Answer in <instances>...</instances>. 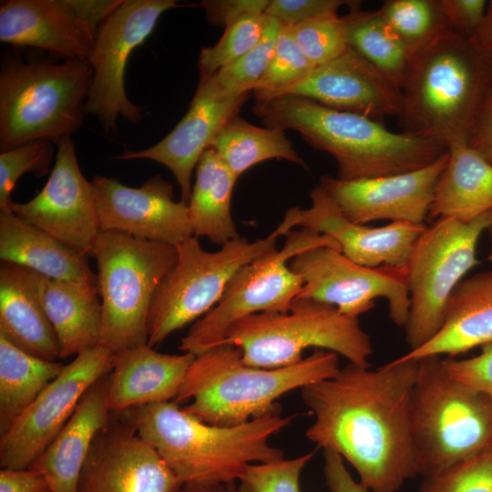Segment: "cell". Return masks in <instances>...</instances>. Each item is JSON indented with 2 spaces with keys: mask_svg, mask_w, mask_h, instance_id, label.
<instances>
[{
  "mask_svg": "<svg viewBox=\"0 0 492 492\" xmlns=\"http://www.w3.org/2000/svg\"><path fill=\"white\" fill-rule=\"evenodd\" d=\"M448 150L424 168L394 175L345 180L323 175L320 186L350 221L375 220L425 224Z\"/></svg>",
  "mask_w": 492,
  "mask_h": 492,
  "instance_id": "19",
  "label": "cell"
},
{
  "mask_svg": "<svg viewBox=\"0 0 492 492\" xmlns=\"http://www.w3.org/2000/svg\"><path fill=\"white\" fill-rule=\"evenodd\" d=\"M323 476L330 492H368L361 482H356L347 471L343 457L332 450H323Z\"/></svg>",
  "mask_w": 492,
  "mask_h": 492,
  "instance_id": "47",
  "label": "cell"
},
{
  "mask_svg": "<svg viewBox=\"0 0 492 492\" xmlns=\"http://www.w3.org/2000/svg\"><path fill=\"white\" fill-rule=\"evenodd\" d=\"M418 361L410 400L417 476H436L492 446V399L452 379L442 357Z\"/></svg>",
  "mask_w": 492,
  "mask_h": 492,
  "instance_id": "7",
  "label": "cell"
},
{
  "mask_svg": "<svg viewBox=\"0 0 492 492\" xmlns=\"http://www.w3.org/2000/svg\"><path fill=\"white\" fill-rule=\"evenodd\" d=\"M313 454L312 451L292 459L251 465L239 481L251 492H300L302 471Z\"/></svg>",
  "mask_w": 492,
  "mask_h": 492,
  "instance_id": "42",
  "label": "cell"
},
{
  "mask_svg": "<svg viewBox=\"0 0 492 492\" xmlns=\"http://www.w3.org/2000/svg\"><path fill=\"white\" fill-rule=\"evenodd\" d=\"M284 95L304 97L381 122L388 117L398 118L403 106L401 87L349 46L336 58L315 67L303 82Z\"/></svg>",
  "mask_w": 492,
  "mask_h": 492,
  "instance_id": "21",
  "label": "cell"
},
{
  "mask_svg": "<svg viewBox=\"0 0 492 492\" xmlns=\"http://www.w3.org/2000/svg\"><path fill=\"white\" fill-rule=\"evenodd\" d=\"M65 364L32 355L0 334V432H6Z\"/></svg>",
  "mask_w": 492,
  "mask_h": 492,
  "instance_id": "32",
  "label": "cell"
},
{
  "mask_svg": "<svg viewBox=\"0 0 492 492\" xmlns=\"http://www.w3.org/2000/svg\"><path fill=\"white\" fill-rule=\"evenodd\" d=\"M55 156L53 143L36 140L0 154V212L10 210L11 193L20 177L31 173L44 177L51 172Z\"/></svg>",
  "mask_w": 492,
  "mask_h": 492,
  "instance_id": "40",
  "label": "cell"
},
{
  "mask_svg": "<svg viewBox=\"0 0 492 492\" xmlns=\"http://www.w3.org/2000/svg\"><path fill=\"white\" fill-rule=\"evenodd\" d=\"M289 266L303 282L296 299L323 302L358 319L373 309L375 299L382 298L387 301L392 322L405 326L410 308L405 265L367 267L324 246L300 252Z\"/></svg>",
  "mask_w": 492,
  "mask_h": 492,
  "instance_id": "13",
  "label": "cell"
},
{
  "mask_svg": "<svg viewBox=\"0 0 492 492\" xmlns=\"http://www.w3.org/2000/svg\"><path fill=\"white\" fill-rule=\"evenodd\" d=\"M349 47L402 87L410 55L377 10H349L343 15Z\"/></svg>",
  "mask_w": 492,
  "mask_h": 492,
  "instance_id": "34",
  "label": "cell"
},
{
  "mask_svg": "<svg viewBox=\"0 0 492 492\" xmlns=\"http://www.w3.org/2000/svg\"><path fill=\"white\" fill-rule=\"evenodd\" d=\"M97 284L43 277L42 299L56 333L60 359L100 344L102 305Z\"/></svg>",
  "mask_w": 492,
  "mask_h": 492,
  "instance_id": "29",
  "label": "cell"
},
{
  "mask_svg": "<svg viewBox=\"0 0 492 492\" xmlns=\"http://www.w3.org/2000/svg\"><path fill=\"white\" fill-rule=\"evenodd\" d=\"M286 27L314 67L336 58L348 47L344 20L338 14Z\"/></svg>",
  "mask_w": 492,
  "mask_h": 492,
  "instance_id": "39",
  "label": "cell"
},
{
  "mask_svg": "<svg viewBox=\"0 0 492 492\" xmlns=\"http://www.w3.org/2000/svg\"><path fill=\"white\" fill-rule=\"evenodd\" d=\"M492 210L462 222L438 218L415 242L405 264L410 308L404 326L409 351L440 330L451 293L477 264V247Z\"/></svg>",
  "mask_w": 492,
  "mask_h": 492,
  "instance_id": "12",
  "label": "cell"
},
{
  "mask_svg": "<svg viewBox=\"0 0 492 492\" xmlns=\"http://www.w3.org/2000/svg\"><path fill=\"white\" fill-rule=\"evenodd\" d=\"M281 250H274L242 266L220 300L194 322L179 349L199 355L218 345L237 321L261 312L287 313L303 282L289 266L300 252L314 247H340L334 240L312 229L291 230Z\"/></svg>",
  "mask_w": 492,
  "mask_h": 492,
  "instance_id": "11",
  "label": "cell"
},
{
  "mask_svg": "<svg viewBox=\"0 0 492 492\" xmlns=\"http://www.w3.org/2000/svg\"><path fill=\"white\" fill-rule=\"evenodd\" d=\"M121 414L182 486L234 483L251 465L284 459L271 438L297 416L283 415L279 407L244 424L221 426L200 421L174 400Z\"/></svg>",
  "mask_w": 492,
  "mask_h": 492,
  "instance_id": "2",
  "label": "cell"
},
{
  "mask_svg": "<svg viewBox=\"0 0 492 492\" xmlns=\"http://www.w3.org/2000/svg\"><path fill=\"white\" fill-rule=\"evenodd\" d=\"M377 11L410 57L448 28L440 0H387Z\"/></svg>",
  "mask_w": 492,
  "mask_h": 492,
  "instance_id": "35",
  "label": "cell"
},
{
  "mask_svg": "<svg viewBox=\"0 0 492 492\" xmlns=\"http://www.w3.org/2000/svg\"><path fill=\"white\" fill-rule=\"evenodd\" d=\"M299 210L289 209L268 236L254 241L239 236L208 251L192 236L177 245V261L160 282L149 307L148 344L154 347L212 309L242 266L276 250L278 239L297 227Z\"/></svg>",
  "mask_w": 492,
  "mask_h": 492,
  "instance_id": "8",
  "label": "cell"
},
{
  "mask_svg": "<svg viewBox=\"0 0 492 492\" xmlns=\"http://www.w3.org/2000/svg\"><path fill=\"white\" fill-rule=\"evenodd\" d=\"M248 94L225 96L213 76L200 77L190 108L176 127L160 141L141 150H126L116 159H149L167 167L180 188L181 200L191 197V177L203 152L238 113Z\"/></svg>",
  "mask_w": 492,
  "mask_h": 492,
  "instance_id": "20",
  "label": "cell"
},
{
  "mask_svg": "<svg viewBox=\"0 0 492 492\" xmlns=\"http://www.w3.org/2000/svg\"><path fill=\"white\" fill-rule=\"evenodd\" d=\"M467 145L492 163V98L473 127Z\"/></svg>",
  "mask_w": 492,
  "mask_h": 492,
  "instance_id": "50",
  "label": "cell"
},
{
  "mask_svg": "<svg viewBox=\"0 0 492 492\" xmlns=\"http://www.w3.org/2000/svg\"><path fill=\"white\" fill-rule=\"evenodd\" d=\"M109 380L110 373L86 392L64 427L28 467L46 477L51 492H76L94 440L111 415L107 405Z\"/></svg>",
  "mask_w": 492,
  "mask_h": 492,
  "instance_id": "26",
  "label": "cell"
},
{
  "mask_svg": "<svg viewBox=\"0 0 492 492\" xmlns=\"http://www.w3.org/2000/svg\"><path fill=\"white\" fill-rule=\"evenodd\" d=\"M238 179L213 149L203 152L188 203L194 236L206 237L220 246L240 236L231 214L232 191Z\"/></svg>",
  "mask_w": 492,
  "mask_h": 492,
  "instance_id": "31",
  "label": "cell"
},
{
  "mask_svg": "<svg viewBox=\"0 0 492 492\" xmlns=\"http://www.w3.org/2000/svg\"><path fill=\"white\" fill-rule=\"evenodd\" d=\"M73 14L95 36L101 25L122 5L123 0H65Z\"/></svg>",
  "mask_w": 492,
  "mask_h": 492,
  "instance_id": "48",
  "label": "cell"
},
{
  "mask_svg": "<svg viewBox=\"0 0 492 492\" xmlns=\"http://www.w3.org/2000/svg\"><path fill=\"white\" fill-rule=\"evenodd\" d=\"M92 256L102 305L100 344L113 353L148 343V315L155 292L175 265V246L101 231Z\"/></svg>",
  "mask_w": 492,
  "mask_h": 492,
  "instance_id": "10",
  "label": "cell"
},
{
  "mask_svg": "<svg viewBox=\"0 0 492 492\" xmlns=\"http://www.w3.org/2000/svg\"><path fill=\"white\" fill-rule=\"evenodd\" d=\"M96 36L65 0H9L0 7V41L88 60Z\"/></svg>",
  "mask_w": 492,
  "mask_h": 492,
  "instance_id": "23",
  "label": "cell"
},
{
  "mask_svg": "<svg viewBox=\"0 0 492 492\" xmlns=\"http://www.w3.org/2000/svg\"><path fill=\"white\" fill-rule=\"evenodd\" d=\"M178 6L174 0H125L99 27L87 60L93 78L86 111L107 133L117 132L119 117L131 123L142 120L143 108L134 105L126 94L128 60L151 34L160 15Z\"/></svg>",
  "mask_w": 492,
  "mask_h": 492,
  "instance_id": "14",
  "label": "cell"
},
{
  "mask_svg": "<svg viewBox=\"0 0 492 492\" xmlns=\"http://www.w3.org/2000/svg\"><path fill=\"white\" fill-rule=\"evenodd\" d=\"M236 492H251L245 486L240 483V485L237 487Z\"/></svg>",
  "mask_w": 492,
  "mask_h": 492,
  "instance_id": "54",
  "label": "cell"
},
{
  "mask_svg": "<svg viewBox=\"0 0 492 492\" xmlns=\"http://www.w3.org/2000/svg\"><path fill=\"white\" fill-rule=\"evenodd\" d=\"M487 3L486 0H440L448 29L470 38L482 24Z\"/></svg>",
  "mask_w": 492,
  "mask_h": 492,
  "instance_id": "45",
  "label": "cell"
},
{
  "mask_svg": "<svg viewBox=\"0 0 492 492\" xmlns=\"http://www.w3.org/2000/svg\"><path fill=\"white\" fill-rule=\"evenodd\" d=\"M314 67L288 28L282 26L270 64L253 89L256 102H267L283 96L303 82Z\"/></svg>",
  "mask_w": 492,
  "mask_h": 492,
  "instance_id": "36",
  "label": "cell"
},
{
  "mask_svg": "<svg viewBox=\"0 0 492 492\" xmlns=\"http://www.w3.org/2000/svg\"><path fill=\"white\" fill-rule=\"evenodd\" d=\"M268 0H204L200 6L210 25L227 26L249 15H262Z\"/></svg>",
  "mask_w": 492,
  "mask_h": 492,
  "instance_id": "46",
  "label": "cell"
},
{
  "mask_svg": "<svg viewBox=\"0 0 492 492\" xmlns=\"http://www.w3.org/2000/svg\"><path fill=\"white\" fill-rule=\"evenodd\" d=\"M114 353L99 344L77 355L1 435L2 468L26 469L64 427L86 392L111 372Z\"/></svg>",
  "mask_w": 492,
  "mask_h": 492,
  "instance_id": "15",
  "label": "cell"
},
{
  "mask_svg": "<svg viewBox=\"0 0 492 492\" xmlns=\"http://www.w3.org/2000/svg\"><path fill=\"white\" fill-rule=\"evenodd\" d=\"M241 356V349L229 343L196 355L174 401H189L182 409L205 423L238 425L279 408L276 400L290 391L340 369L338 354L323 349L279 368L251 366Z\"/></svg>",
  "mask_w": 492,
  "mask_h": 492,
  "instance_id": "5",
  "label": "cell"
},
{
  "mask_svg": "<svg viewBox=\"0 0 492 492\" xmlns=\"http://www.w3.org/2000/svg\"><path fill=\"white\" fill-rule=\"evenodd\" d=\"M343 6H360L359 1L348 0H272L265 15L278 20L282 26H294L327 15H335Z\"/></svg>",
  "mask_w": 492,
  "mask_h": 492,
  "instance_id": "43",
  "label": "cell"
},
{
  "mask_svg": "<svg viewBox=\"0 0 492 492\" xmlns=\"http://www.w3.org/2000/svg\"><path fill=\"white\" fill-rule=\"evenodd\" d=\"M473 39L480 50L492 61V0L487 3L484 19Z\"/></svg>",
  "mask_w": 492,
  "mask_h": 492,
  "instance_id": "51",
  "label": "cell"
},
{
  "mask_svg": "<svg viewBox=\"0 0 492 492\" xmlns=\"http://www.w3.org/2000/svg\"><path fill=\"white\" fill-rule=\"evenodd\" d=\"M401 90V132L446 148L467 144L492 98V61L447 28L410 57Z\"/></svg>",
  "mask_w": 492,
  "mask_h": 492,
  "instance_id": "3",
  "label": "cell"
},
{
  "mask_svg": "<svg viewBox=\"0 0 492 492\" xmlns=\"http://www.w3.org/2000/svg\"><path fill=\"white\" fill-rule=\"evenodd\" d=\"M442 364L452 379L492 399V343L483 345L481 353L474 357H446Z\"/></svg>",
  "mask_w": 492,
  "mask_h": 492,
  "instance_id": "44",
  "label": "cell"
},
{
  "mask_svg": "<svg viewBox=\"0 0 492 492\" xmlns=\"http://www.w3.org/2000/svg\"><path fill=\"white\" fill-rule=\"evenodd\" d=\"M418 361L399 357L374 369L349 363L301 389L313 415L306 437L336 452L372 492H397L417 476L410 400Z\"/></svg>",
  "mask_w": 492,
  "mask_h": 492,
  "instance_id": "1",
  "label": "cell"
},
{
  "mask_svg": "<svg viewBox=\"0 0 492 492\" xmlns=\"http://www.w3.org/2000/svg\"><path fill=\"white\" fill-rule=\"evenodd\" d=\"M210 148L237 177L250 168L272 159L306 167L284 130L261 128L239 116L226 124Z\"/></svg>",
  "mask_w": 492,
  "mask_h": 492,
  "instance_id": "33",
  "label": "cell"
},
{
  "mask_svg": "<svg viewBox=\"0 0 492 492\" xmlns=\"http://www.w3.org/2000/svg\"><path fill=\"white\" fill-rule=\"evenodd\" d=\"M221 343L237 346L246 364L262 368L295 364L309 348L333 352L361 367H370L373 354L358 319L308 299L294 300L287 313L261 312L235 322Z\"/></svg>",
  "mask_w": 492,
  "mask_h": 492,
  "instance_id": "9",
  "label": "cell"
},
{
  "mask_svg": "<svg viewBox=\"0 0 492 492\" xmlns=\"http://www.w3.org/2000/svg\"><path fill=\"white\" fill-rule=\"evenodd\" d=\"M265 20L264 14L252 15L227 26L215 45L200 50L198 59L200 77L213 76L253 48L263 36Z\"/></svg>",
  "mask_w": 492,
  "mask_h": 492,
  "instance_id": "38",
  "label": "cell"
},
{
  "mask_svg": "<svg viewBox=\"0 0 492 492\" xmlns=\"http://www.w3.org/2000/svg\"><path fill=\"white\" fill-rule=\"evenodd\" d=\"M492 343V270L463 279L447 302L440 330L424 345L400 356L415 360L430 355L455 357Z\"/></svg>",
  "mask_w": 492,
  "mask_h": 492,
  "instance_id": "27",
  "label": "cell"
},
{
  "mask_svg": "<svg viewBox=\"0 0 492 492\" xmlns=\"http://www.w3.org/2000/svg\"><path fill=\"white\" fill-rule=\"evenodd\" d=\"M43 275L19 264L0 263V334L23 351L49 361L60 347L46 313Z\"/></svg>",
  "mask_w": 492,
  "mask_h": 492,
  "instance_id": "25",
  "label": "cell"
},
{
  "mask_svg": "<svg viewBox=\"0 0 492 492\" xmlns=\"http://www.w3.org/2000/svg\"><path fill=\"white\" fill-rule=\"evenodd\" d=\"M0 492H51L46 477L32 468L0 470Z\"/></svg>",
  "mask_w": 492,
  "mask_h": 492,
  "instance_id": "49",
  "label": "cell"
},
{
  "mask_svg": "<svg viewBox=\"0 0 492 492\" xmlns=\"http://www.w3.org/2000/svg\"><path fill=\"white\" fill-rule=\"evenodd\" d=\"M310 198L311 206L300 209L297 227L329 236L345 257L360 265H405L415 242L426 228L425 224L403 221L381 227L352 222L320 185L312 190Z\"/></svg>",
  "mask_w": 492,
  "mask_h": 492,
  "instance_id": "22",
  "label": "cell"
},
{
  "mask_svg": "<svg viewBox=\"0 0 492 492\" xmlns=\"http://www.w3.org/2000/svg\"><path fill=\"white\" fill-rule=\"evenodd\" d=\"M196 355L157 352L148 343L114 353L107 394L111 413L173 401Z\"/></svg>",
  "mask_w": 492,
  "mask_h": 492,
  "instance_id": "24",
  "label": "cell"
},
{
  "mask_svg": "<svg viewBox=\"0 0 492 492\" xmlns=\"http://www.w3.org/2000/svg\"><path fill=\"white\" fill-rule=\"evenodd\" d=\"M114 414L94 440L76 492H179L182 485L158 452Z\"/></svg>",
  "mask_w": 492,
  "mask_h": 492,
  "instance_id": "17",
  "label": "cell"
},
{
  "mask_svg": "<svg viewBox=\"0 0 492 492\" xmlns=\"http://www.w3.org/2000/svg\"><path fill=\"white\" fill-rule=\"evenodd\" d=\"M265 16L264 32L260 42L244 56L213 75L217 86L225 96H240L253 91L267 69L282 26L278 20Z\"/></svg>",
  "mask_w": 492,
  "mask_h": 492,
  "instance_id": "37",
  "label": "cell"
},
{
  "mask_svg": "<svg viewBox=\"0 0 492 492\" xmlns=\"http://www.w3.org/2000/svg\"><path fill=\"white\" fill-rule=\"evenodd\" d=\"M487 231H488L489 233V236H490V241H491V248H490V251H489V253H488V256H487V260L492 262V217H491V220L488 223V226L487 228Z\"/></svg>",
  "mask_w": 492,
  "mask_h": 492,
  "instance_id": "53",
  "label": "cell"
},
{
  "mask_svg": "<svg viewBox=\"0 0 492 492\" xmlns=\"http://www.w3.org/2000/svg\"><path fill=\"white\" fill-rule=\"evenodd\" d=\"M0 259L51 279L97 284L87 256L12 211L0 212Z\"/></svg>",
  "mask_w": 492,
  "mask_h": 492,
  "instance_id": "28",
  "label": "cell"
},
{
  "mask_svg": "<svg viewBox=\"0 0 492 492\" xmlns=\"http://www.w3.org/2000/svg\"><path fill=\"white\" fill-rule=\"evenodd\" d=\"M447 150L428 218L468 222L492 210V163L466 143L451 145Z\"/></svg>",
  "mask_w": 492,
  "mask_h": 492,
  "instance_id": "30",
  "label": "cell"
},
{
  "mask_svg": "<svg viewBox=\"0 0 492 492\" xmlns=\"http://www.w3.org/2000/svg\"><path fill=\"white\" fill-rule=\"evenodd\" d=\"M93 78L87 60L8 57L0 71V150L77 132L87 115Z\"/></svg>",
  "mask_w": 492,
  "mask_h": 492,
  "instance_id": "6",
  "label": "cell"
},
{
  "mask_svg": "<svg viewBox=\"0 0 492 492\" xmlns=\"http://www.w3.org/2000/svg\"><path fill=\"white\" fill-rule=\"evenodd\" d=\"M100 231H118L137 239L177 246L194 236L184 201L160 175L132 188L114 178L93 179Z\"/></svg>",
  "mask_w": 492,
  "mask_h": 492,
  "instance_id": "18",
  "label": "cell"
},
{
  "mask_svg": "<svg viewBox=\"0 0 492 492\" xmlns=\"http://www.w3.org/2000/svg\"><path fill=\"white\" fill-rule=\"evenodd\" d=\"M253 111L268 128L293 129L336 161L337 178L369 179L430 165L447 148L432 140L392 132L384 122L336 110L313 99L284 95L256 102Z\"/></svg>",
  "mask_w": 492,
  "mask_h": 492,
  "instance_id": "4",
  "label": "cell"
},
{
  "mask_svg": "<svg viewBox=\"0 0 492 492\" xmlns=\"http://www.w3.org/2000/svg\"><path fill=\"white\" fill-rule=\"evenodd\" d=\"M237 486L229 484L183 485L179 492H236Z\"/></svg>",
  "mask_w": 492,
  "mask_h": 492,
  "instance_id": "52",
  "label": "cell"
},
{
  "mask_svg": "<svg viewBox=\"0 0 492 492\" xmlns=\"http://www.w3.org/2000/svg\"><path fill=\"white\" fill-rule=\"evenodd\" d=\"M57 145L49 178L36 197L10 210L75 251L92 256L100 226L95 190L82 174L70 136Z\"/></svg>",
  "mask_w": 492,
  "mask_h": 492,
  "instance_id": "16",
  "label": "cell"
},
{
  "mask_svg": "<svg viewBox=\"0 0 492 492\" xmlns=\"http://www.w3.org/2000/svg\"><path fill=\"white\" fill-rule=\"evenodd\" d=\"M420 492H492V446L423 478Z\"/></svg>",
  "mask_w": 492,
  "mask_h": 492,
  "instance_id": "41",
  "label": "cell"
}]
</instances>
